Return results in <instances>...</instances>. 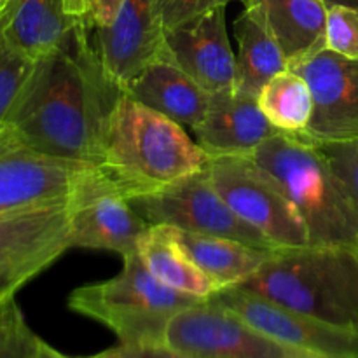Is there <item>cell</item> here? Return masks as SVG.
Listing matches in <instances>:
<instances>
[{
	"label": "cell",
	"mask_w": 358,
	"mask_h": 358,
	"mask_svg": "<svg viewBox=\"0 0 358 358\" xmlns=\"http://www.w3.org/2000/svg\"><path fill=\"white\" fill-rule=\"evenodd\" d=\"M83 23L51 55L35 62L6 128L20 147L84 164H100L108 115L122 90L105 72Z\"/></svg>",
	"instance_id": "1"
},
{
	"label": "cell",
	"mask_w": 358,
	"mask_h": 358,
	"mask_svg": "<svg viewBox=\"0 0 358 358\" xmlns=\"http://www.w3.org/2000/svg\"><path fill=\"white\" fill-rule=\"evenodd\" d=\"M208 163L184 126L122 91L105 126L98 168L126 198L161 191Z\"/></svg>",
	"instance_id": "2"
},
{
	"label": "cell",
	"mask_w": 358,
	"mask_h": 358,
	"mask_svg": "<svg viewBox=\"0 0 358 358\" xmlns=\"http://www.w3.org/2000/svg\"><path fill=\"white\" fill-rule=\"evenodd\" d=\"M248 157L282 189L311 247L358 248V203L317 145L280 133Z\"/></svg>",
	"instance_id": "3"
},
{
	"label": "cell",
	"mask_w": 358,
	"mask_h": 358,
	"mask_svg": "<svg viewBox=\"0 0 358 358\" xmlns=\"http://www.w3.org/2000/svg\"><path fill=\"white\" fill-rule=\"evenodd\" d=\"M240 287L290 311L358 332V248H278Z\"/></svg>",
	"instance_id": "4"
},
{
	"label": "cell",
	"mask_w": 358,
	"mask_h": 358,
	"mask_svg": "<svg viewBox=\"0 0 358 358\" xmlns=\"http://www.w3.org/2000/svg\"><path fill=\"white\" fill-rule=\"evenodd\" d=\"M122 269L105 282L90 283L69 296L70 310L105 325L121 345H164L171 318L198 297L177 292L150 275L138 252L122 257Z\"/></svg>",
	"instance_id": "5"
},
{
	"label": "cell",
	"mask_w": 358,
	"mask_h": 358,
	"mask_svg": "<svg viewBox=\"0 0 358 358\" xmlns=\"http://www.w3.org/2000/svg\"><path fill=\"white\" fill-rule=\"evenodd\" d=\"M206 171L227 206L276 248L310 245L303 220L287 196L250 157H210Z\"/></svg>",
	"instance_id": "6"
},
{
	"label": "cell",
	"mask_w": 358,
	"mask_h": 358,
	"mask_svg": "<svg viewBox=\"0 0 358 358\" xmlns=\"http://www.w3.org/2000/svg\"><path fill=\"white\" fill-rule=\"evenodd\" d=\"M129 203L150 226H171L189 233L229 238L264 250H278L227 206L213 187L206 168L152 194L129 199Z\"/></svg>",
	"instance_id": "7"
},
{
	"label": "cell",
	"mask_w": 358,
	"mask_h": 358,
	"mask_svg": "<svg viewBox=\"0 0 358 358\" xmlns=\"http://www.w3.org/2000/svg\"><path fill=\"white\" fill-rule=\"evenodd\" d=\"M69 248V206L52 205L0 215V301L55 264Z\"/></svg>",
	"instance_id": "8"
},
{
	"label": "cell",
	"mask_w": 358,
	"mask_h": 358,
	"mask_svg": "<svg viewBox=\"0 0 358 358\" xmlns=\"http://www.w3.org/2000/svg\"><path fill=\"white\" fill-rule=\"evenodd\" d=\"M310 86L313 114L296 138L311 145L358 140V59H350L325 45L311 49L289 63Z\"/></svg>",
	"instance_id": "9"
},
{
	"label": "cell",
	"mask_w": 358,
	"mask_h": 358,
	"mask_svg": "<svg viewBox=\"0 0 358 358\" xmlns=\"http://www.w3.org/2000/svg\"><path fill=\"white\" fill-rule=\"evenodd\" d=\"M164 345L191 358H294L306 355L261 334L213 299L201 301L178 311L168 324Z\"/></svg>",
	"instance_id": "10"
},
{
	"label": "cell",
	"mask_w": 358,
	"mask_h": 358,
	"mask_svg": "<svg viewBox=\"0 0 358 358\" xmlns=\"http://www.w3.org/2000/svg\"><path fill=\"white\" fill-rule=\"evenodd\" d=\"M66 206L72 248L107 250L126 257L138 252L140 240L150 227L98 166L80 182Z\"/></svg>",
	"instance_id": "11"
},
{
	"label": "cell",
	"mask_w": 358,
	"mask_h": 358,
	"mask_svg": "<svg viewBox=\"0 0 358 358\" xmlns=\"http://www.w3.org/2000/svg\"><path fill=\"white\" fill-rule=\"evenodd\" d=\"M215 303L283 346L325 358H358V332L296 313L243 287L220 290Z\"/></svg>",
	"instance_id": "12"
},
{
	"label": "cell",
	"mask_w": 358,
	"mask_h": 358,
	"mask_svg": "<svg viewBox=\"0 0 358 358\" xmlns=\"http://www.w3.org/2000/svg\"><path fill=\"white\" fill-rule=\"evenodd\" d=\"M94 164L42 156L20 147L0 129V215L41 206L66 205Z\"/></svg>",
	"instance_id": "13"
},
{
	"label": "cell",
	"mask_w": 358,
	"mask_h": 358,
	"mask_svg": "<svg viewBox=\"0 0 358 358\" xmlns=\"http://www.w3.org/2000/svg\"><path fill=\"white\" fill-rule=\"evenodd\" d=\"M93 44L105 72L124 87L164 52V28L156 0H124L114 23L93 28Z\"/></svg>",
	"instance_id": "14"
},
{
	"label": "cell",
	"mask_w": 358,
	"mask_h": 358,
	"mask_svg": "<svg viewBox=\"0 0 358 358\" xmlns=\"http://www.w3.org/2000/svg\"><path fill=\"white\" fill-rule=\"evenodd\" d=\"M224 9L164 31V48L171 59L210 94L236 91V56L227 38Z\"/></svg>",
	"instance_id": "15"
},
{
	"label": "cell",
	"mask_w": 358,
	"mask_h": 358,
	"mask_svg": "<svg viewBox=\"0 0 358 358\" xmlns=\"http://www.w3.org/2000/svg\"><path fill=\"white\" fill-rule=\"evenodd\" d=\"M198 145L210 157L252 156L266 140L280 135L257 103L241 93L212 94L208 114L192 129Z\"/></svg>",
	"instance_id": "16"
},
{
	"label": "cell",
	"mask_w": 358,
	"mask_h": 358,
	"mask_svg": "<svg viewBox=\"0 0 358 358\" xmlns=\"http://www.w3.org/2000/svg\"><path fill=\"white\" fill-rule=\"evenodd\" d=\"M124 93L191 131L201 124L212 103V94L171 59L166 48L124 87Z\"/></svg>",
	"instance_id": "17"
},
{
	"label": "cell",
	"mask_w": 358,
	"mask_h": 358,
	"mask_svg": "<svg viewBox=\"0 0 358 358\" xmlns=\"http://www.w3.org/2000/svg\"><path fill=\"white\" fill-rule=\"evenodd\" d=\"M0 24L7 42L37 62L55 52L79 21L63 0H9Z\"/></svg>",
	"instance_id": "18"
},
{
	"label": "cell",
	"mask_w": 358,
	"mask_h": 358,
	"mask_svg": "<svg viewBox=\"0 0 358 358\" xmlns=\"http://www.w3.org/2000/svg\"><path fill=\"white\" fill-rule=\"evenodd\" d=\"M170 227L171 238L185 255L220 287H240L257 275L275 250L250 247L229 238L198 234Z\"/></svg>",
	"instance_id": "19"
},
{
	"label": "cell",
	"mask_w": 358,
	"mask_h": 358,
	"mask_svg": "<svg viewBox=\"0 0 358 358\" xmlns=\"http://www.w3.org/2000/svg\"><path fill=\"white\" fill-rule=\"evenodd\" d=\"M252 7L287 58V65L311 49L325 45L327 6L322 0H245Z\"/></svg>",
	"instance_id": "20"
},
{
	"label": "cell",
	"mask_w": 358,
	"mask_h": 358,
	"mask_svg": "<svg viewBox=\"0 0 358 358\" xmlns=\"http://www.w3.org/2000/svg\"><path fill=\"white\" fill-rule=\"evenodd\" d=\"M238 41L236 93L259 96L262 87L280 72L289 69L282 48L262 17L252 7L234 21Z\"/></svg>",
	"instance_id": "21"
},
{
	"label": "cell",
	"mask_w": 358,
	"mask_h": 358,
	"mask_svg": "<svg viewBox=\"0 0 358 358\" xmlns=\"http://www.w3.org/2000/svg\"><path fill=\"white\" fill-rule=\"evenodd\" d=\"M138 255L154 278L177 292L198 299L220 292V287L182 252L168 226H150L140 240Z\"/></svg>",
	"instance_id": "22"
},
{
	"label": "cell",
	"mask_w": 358,
	"mask_h": 358,
	"mask_svg": "<svg viewBox=\"0 0 358 358\" xmlns=\"http://www.w3.org/2000/svg\"><path fill=\"white\" fill-rule=\"evenodd\" d=\"M257 103L268 121L287 135L304 131L313 114L310 86L299 73L289 69L273 77L262 87Z\"/></svg>",
	"instance_id": "23"
},
{
	"label": "cell",
	"mask_w": 358,
	"mask_h": 358,
	"mask_svg": "<svg viewBox=\"0 0 358 358\" xmlns=\"http://www.w3.org/2000/svg\"><path fill=\"white\" fill-rule=\"evenodd\" d=\"M3 10L0 13V23H2ZM34 69V59L24 56L23 52H20L7 42L2 34V24H0V129L6 126Z\"/></svg>",
	"instance_id": "24"
},
{
	"label": "cell",
	"mask_w": 358,
	"mask_h": 358,
	"mask_svg": "<svg viewBox=\"0 0 358 358\" xmlns=\"http://www.w3.org/2000/svg\"><path fill=\"white\" fill-rule=\"evenodd\" d=\"M42 343L28 325L16 296L0 301V358H37Z\"/></svg>",
	"instance_id": "25"
},
{
	"label": "cell",
	"mask_w": 358,
	"mask_h": 358,
	"mask_svg": "<svg viewBox=\"0 0 358 358\" xmlns=\"http://www.w3.org/2000/svg\"><path fill=\"white\" fill-rule=\"evenodd\" d=\"M325 48L345 58L358 59V7H327Z\"/></svg>",
	"instance_id": "26"
},
{
	"label": "cell",
	"mask_w": 358,
	"mask_h": 358,
	"mask_svg": "<svg viewBox=\"0 0 358 358\" xmlns=\"http://www.w3.org/2000/svg\"><path fill=\"white\" fill-rule=\"evenodd\" d=\"M229 2H234V0H156L164 31L196 20L213 9L226 7ZM240 2L245 3V0H240Z\"/></svg>",
	"instance_id": "27"
},
{
	"label": "cell",
	"mask_w": 358,
	"mask_h": 358,
	"mask_svg": "<svg viewBox=\"0 0 358 358\" xmlns=\"http://www.w3.org/2000/svg\"><path fill=\"white\" fill-rule=\"evenodd\" d=\"M358 203V140L317 145Z\"/></svg>",
	"instance_id": "28"
},
{
	"label": "cell",
	"mask_w": 358,
	"mask_h": 358,
	"mask_svg": "<svg viewBox=\"0 0 358 358\" xmlns=\"http://www.w3.org/2000/svg\"><path fill=\"white\" fill-rule=\"evenodd\" d=\"M86 358H191L166 345H149V346H128L119 345L115 348L105 350L93 357Z\"/></svg>",
	"instance_id": "29"
},
{
	"label": "cell",
	"mask_w": 358,
	"mask_h": 358,
	"mask_svg": "<svg viewBox=\"0 0 358 358\" xmlns=\"http://www.w3.org/2000/svg\"><path fill=\"white\" fill-rule=\"evenodd\" d=\"M122 3H124V0H96L93 14L94 28L110 27L119 10H121Z\"/></svg>",
	"instance_id": "30"
},
{
	"label": "cell",
	"mask_w": 358,
	"mask_h": 358,
	"mask_svg": "<svg viewBox=\"0 0 358 358\" xmlns=\"http://www.w3.org/2000/svg\"><path fill=\"white\" fill-rule=\"evenodd\" d=\"M63 2H65L66 13H69L73 20H77L79 23H83L84 27L93 30V14L96 0H63Z\"/></svg>",
	"instance_id": "31"
},
{
	"label": "cell",
	"mask_w": 358,
	"mask_h": 358,
	"mask_svg": "<svg viewBox=\"0 0 358 358\" xmlns=\"http://www.w3.org/2000/svg\"><path fill=\"white\" fill-rule=\"evenodd\" d=\"M37 358H76V357L65 355V353L58 352V350H55L52 346H49L48 343H42L41 353H38Z\"/></svg>",
	"instance_id": "32"
},
{
	"label": "cell",
	"mask_w": 358,
	"mask_h": 358,
	"mask_svg": "<svg viewBox=\"0 0 358 358\" xmlns=\"http://www.w3.org/2000/svg\"><path fill=\"white\" fill-rule=\"evenodd\" d=\"M325 6H348V7H358V0H322Z\"/></svg>",
	"instance_id": "33"
},
{
	"label": "cell",
	"mask_w": 358,
	"mask_h": 358,
	"mask_svg": "<svg viewBox=\"0 0 358 358\" xmlns=\"http://www.w3.org/2000/svg\"><path fill=\"white\" fill-rule=\"evenodd\" d=\"M294 358H325V357H318V355H299V357H294Z\"/></svg>",
	"instance_id": "34"
},
{
	"label": "cell",
	"mask_w": 358,
	"mask_h": 358,
	"mask_svg": "<svg viewBox=\"0 0 358 358\" xmlns=\"http://www.w3.org/2000/svg\"><path fill=\"white\" fill-rule=\"evenodd\" d=\"M7 3H9V0H0V13H2L3 7H6Z\"/></svg>",
	"instance_id": "35"
}]
</instances>
